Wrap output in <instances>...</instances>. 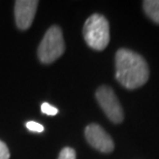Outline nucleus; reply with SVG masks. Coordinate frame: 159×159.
<instances>
[{"mask_svg":"<svg viewBox=\"0 0 159 159\" xmlns=\"http://www.w3.org/2000/svg\"><path fill=\"white\" fill-rule=\"evenodd\" d=\"M149 66L139 54L128 49L116 53V79L124 88L133 90L142 87L149 79Z\"/></svg>","mask_w":159,"mask_h":159,"instance_id":"f257e3e1","label":"nucleus"},{"mask_svg":"<svg viewBox=\"0 0 159 159\" xmlns=\"http://www.w3.org/2000/svg\"><path fill=\"white\" fill-rule=\"evenodd\" d=\"M85 41L91 49L102 51L110 43V25L106 17L99 14L90 16L83 28Z\"/></svg>","mask_w":159,"mask_h":159,"instance_id":"f03ea898","label":"nucleus"},{"mask_svg":"<svg viewBox=\"0 0 159 159\" xmlns=\"http://www.w3.org/2000/svg\"><path fill=\"white\" fill-rule=\"evenodd\" d=\"M64 51L65 43L61 28L59 26L50 27L37 49L39 61L43 64H50L60 58Z\"/></svg>","mask_w":159,"mask_h":159,"instance_id":"7ed1b4c3","label":"nucleus"},{"mask_svg":"<svg viewBox=\"0 0 159 159\" xmlns=\"http://www.w3.org/2000/svg\"><path fill=\"white\" fill-rule=\"evenodd\" d=\"M96 99L104 114L113 123H121L124 119L123 109L115 92L109 86H100L96 91Z\"/></svg>","mask_w":159,"mask_h":159,"instance_id":"20e7f679","label":"nucleus"},{"mask_svg":"<svg viewBox=\"0 0 159 159\" xmlns=\"http://www.w3.org/2000/svg\"><path fill=\"white\" fill-rule=\"evenodd\" d=\"M85 136L90 146L102 153H111L115 148L110 134L98 124L92 123L86 127Z\"/></svg>","mask_w":159,"mask_h":159,"instance_id":"39448f33","label":"nucleus"},{"mask_svg":"<svg viewBox=\"0 0 159 159\" xmlns=\"http://www.w3.org/2000/svg\"><path fill=\"white\" fill-rule=\"evenodd\" d=\"M37 6V0H18L15 2V18L19 29L27 30L32 25Z\"/></svg>","mask_w":159,"mask_h":159,"instance_id":"423d86ee","label":"nucleus"},{"mask_svg":"<svg viewBox=\"0 0 159 159\" xmlns=\"http://www.w3.org/2000/svg\"><path fill=\"white\" fill-rule=\"evenodd\" d=\"M146 15L155 23L159 24V0H146L143 2Z\"/></svg>","mask_w":159,"mask_h":159,"instance_id":"0eeeda50","label":"nucleus"},{"mask_svg":"<svg viewBox=\"0 0 159 159\" xmlns=\"http://www.w3.org/2000/svg\"><path fill=\"white\" fill-rule=\"evenodd\" d=\"M75 158H77L75 151L72 148H69V147L63 148L58 157V159H75Z\"/></svg>","mask_w":159,"mask_h":159,"instance_id":"6e6552de","label":"nucleus"},{"mask_svg":"<svg viewBox=\"0 0 159 159\" xmlns=\"http://www.w3.org/2000/svg\"><path fill=\"white\" fill-rule=\"evenodd\" d=\"M40 109H41V112H43V114L49 115V116H55L58 114V109H56L55 107L51 106V104L48 103V102H43V104H41Z\"/></svg>","mask_w":159,"mask_h":159,"instance_id":"1a4fd4ad","label":"nucleus"},{"mask_svg":"<svg viewBox=\"0 0 159 159\" xmlns=\"http://www.w3.org/2000/svg\"><path fill=\"white\" fill-rule=\"evenodd\" d=\"M26 127L28 128V130L33 132H43L44 129L41 124L35 122V121H28L26 123Z\"/></svg>","mask_w":159,"mask_h":159,"instance_id":"9d476101","label":"nucleus"},{"mask_svg":"<svg viewBox=\"0 0 159 159\" xmlns=\"http://www.w3.org/2000/svg\"><path fill=\"white\" fill-rule=\"evenodd\" d=\"M11 154H9V150L5 143L0 141V159H9Z\"/></svg>","mask_w":159,"mask_h":159,"instance_id":"9b49d317","label":"nucleus"}]
</instances>
